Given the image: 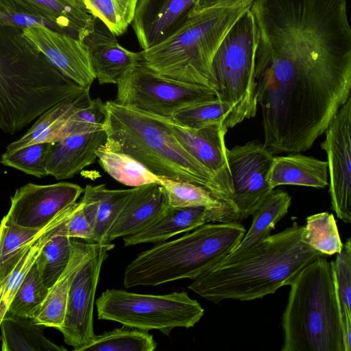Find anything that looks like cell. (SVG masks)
<instances>
[{"mask_svg":"<svg viewBox=\"0 0 351 351\" xmlns=\"http://www.w3.org/2000/svg\"><path fill=\"white\" fill-rule=\"evenodd\" d=\"M246 232L239 221L206 223L140 253L126 267L123 285L157 286L194 280L230 254Z\"/></svg>","mask_w":351,"mask_h":351,"instance_id":"obj_5","label":"cell"},{"mask_svg":"<svg viewBox=\"0 0 351 351\" xmlns=\"http://www.w3.org/2000/svg\"><path fill=\"white\" fill-rule=\"evenodd\" d=\"M255 1L256 0H197L191 15L214 7L233 5L241 3L252 5Z\"/></svg>","mask_w":351,"mask_h":351,"instance_id":"obj_43","label":"cell"},{"mask_svg":"<svg viewBox=\"0 0 351 351\" xmlns=\"http://www.w3.org/2000/svg\"><path fill=\"white\" fill-rule=\"evenodd\" d=\"M134 188L109 189L106 184L86 186L83 191L84 196L92 199L96 204L95 221L90 243H107V234Z\"/></svg>","mask_w":351,"mask_h":351,"instance_id":"obj_27","label":"cell"},{"mask_svg":"<svg viewBox=\"0 0 351 351\" xmlns=\"http://www.w3.org/2000/svg\"><path fill=\"white\" fill-rule=\"evenodd\" d=\"M60 214L41 228L23 227L6 215L3 217L0 223V282L14 269L30 245L53 224Z\"/></svg>","mask_w":351,"mask_h":351,"instance_id":"obj_25","label":"cell"},{"mask_svg":"<svg viewBox=\"0 0 351 351\" xmlns=\"http://www.w3.org/2000/svg\"><path fill=\"white\" fill-rule=\"evenodd\" d=\"M91 99L90 89L86 88L58 102L40 115L30 129L21 138L9 144L6 150H17L36 143H48L55 123L75 107L89 103Z\"/></svg>","mask_w":351,"mask_h":351,"instance_id":"obj_30","label":"cell"},{"mask_svg":"<svg viewBox=\"0 0 351 351\" xmlns=\"http://www.w3.org/2000/svg\"><path fill=\"white\" fill-rule=\"evenodd\" d=\"M83 191L80 185L66 182L45 185L27 183L10 197L6 216L23 227L44 228L76 202Z\"/></svg>","mask_w":351,"mask_h":351,"instance_id":"obj_13","label":"cell"},{"mask_svg":"<svg viewBox=\"0 0 351 351\" xmlns=\"http://www.w3.org/2000/svg\"><path fill=\"white\" fill-rule=\"evenodd\" d=\"M3 351H66L45 337L30 317L7 312L0 324Z\"/></svg>","mask_w":351,"mask_h":351,"instance_id":"obj_24","label":"cell"},{"mask_svg":"<svg viewBox=\"0 0 351 351\" xmlns=\"http://www.w3.org/2000/svg\"><path fill=\"white\" fill-rule=\"evenodd\" d=\"M106 116V104L99 97L92 99L88 106L77 110L62 123L51 143L71 135L104 130Z\"/></svg>","mask_w":351,"mask_h":351,"instance_id":"obj_36","label":"cell"},{"mask_svg":"<svg viewBox=\"0 0 351 351\" xmlns=\"http://www.w3.org/2000/svg\"><path fill=\"white\" fill-rule=\"evenodd\" d=\"M169 206L165 190L159 183L135 187L110 228L106 243L143 230L157 219Z\"/></svg>","mask_w":351,"mask_h":351,"instance_id":"obj_20","label":"cell"},{"mask_svg":"<svg viewBox=\"0 0 351 351\" xmlns=\"http://www.w3.org/2000/svg\"><path fill=\"white\" fill-rule=\"evenodd\" d=\"M95 304L99 319L146 331L157 330L165 335L176 328L193 327L204 314L186 291L151 295L108 289Z\"/></svg>","mask_w":351,"mask_h":351,"instance_id":"obj_8","label":"cell"},{"mask_svg":"<svg viewBox=\"0 0 351 351\" xmlns=\"http://www.w3.org/2000/svg\"><path fill=\"white\" fill-rule=\"evenodd\" d=\"M256 45V27L250 8L227 32L211 64L217 98L234 107L226 123L228 129L256 114L254 82Z\"/></svg>","mask_w":351,"mask_h":351,"instance_id":"obj_7","label":"cell"},{"mask_svg":"<svg viewBox=\"0 0 351 351\" xmlns=\"http://www.w3.org/2000/svg\"><path fill=\"white\" fill-rule=\"evenodd\" d=\"M0 24L14 25L21 28L41 25L53 29L49 23L40 19L23 14L8 12L2 10H0Z\"/></svg>","mask_w":351,"mask_h":351,"instance_id":"obj_42","label":"cell"},{"mask_svg":"<svg viewBox=\"0 0 351 351\" xmlns=\"http://www.w3.org/2000/svg\"><path fill=\"white\" fill-rule=\"evenodd\" d=\"M301 240L326 256L339 253L343 246L334 215L328 212L306 218Z\"/></svg>","mask_w":351,"mask_h":351,"instance_id":"obj_34","label":"cell"},{"mask_svg":"<svg viewBox=\"0 0 351 351\" xmlns=\"http://www.w3.org/2000/svg\"><path fill=\"white\" fill-rule=\"evenodd\" d=\"M0 10L40 19L82 41L93 26V16L77 0H0Z\"/></svg>","mask_w":351,"mask_h":351,"instance_id":"obj_18","label":"cell"},{"mask_svg":"<svg viewBox=\"0 0 351 351\" xmlns=\"http://www.w3.org/2000/svg\"><path fill=\"white\" fill-rule=\"evenodd\" d=\"M115 101L171 120L178 110L217 98L215 90L163 77L141 63L118 82Z\"/></svg>","mask_w":351,"mask_h":351,"instance_id":"obj_9","label":"cell"},{"mask_svg":"<svg viewBox=\"0 0 351 351\" xmlns=\"http://www.w3.org/2000/svg\"><path fill=\"white\" fill-rule=\"evenodd\" d=\"M236 221L245 219L274 191L267 180L274 155L262 143L250 141L227 149Z\"/></svg>","mask_w":351,"mask_h":351,"instance_id":"obj_10","label":"cell"},{"mask_svg":"<svg viewBox=\"0 0 351 351\" xmlns=\"http://www.w3.org/2000/svg\"><path fill=\"white\" fill-rule=\"evenodd\" d=\"M25 37L64 76L84 88L96 79L85 43L45 25L23 28Z\"/></svg>","mask_w":351,"mask_h":351,"instance_id":"obj_14","label":"cell"},{"mask_svg":"<svg viewBox=\"0 0 351 351\" xmlns=\"http://www.w3.org/2000/svg\"><path fill=\"white\" fill-rule=\"evenodd\" d=\"M267 180L273 189L281 185L324 188L328 185L327 161L298 153L274 156Z\"/></svg>","mask_w":351,"mask_h":351,"instance_id":"obj_23","label":"cell"},{"mask_svg":"<svg viewBox=\"0 0 351 351\" xmlns=\"http://www.w3.org/2000/svg\"><path fill=\"white\" fill-rule=\"evenodd\" d=\"M291 203V196L282 190H274L252 215V223L239 245L230 253L251 248L270 235L276 224L283 218Z\"/></svg>","mask_w":351,"mask_h":351,"instance_id":"obj_26","label":"cell"},{"mask_svg":"<svg viewBox=\"0 0 351 351\" xmlns=\"http://www.w3.org/2000/svg\"><path fill=\"white\" fill-rule=\"evenodd\" d=\"M77 1H78L79 2H80V0H77ZM80 3H81V2H80Z\"/></svg>","mask_w":351,"mask_h":351,"instance_id":"obj_45","label":"cell"},{"mask_svg":"<svg viewBox=\"0 0 351 351\" xmlns=\"http://www.w3.org/2000/svg\"><path fill=\"white\" fill-rule=\"evenodd\" d=\"M282 317V351H346L333 261L320 256L289 285Z\"/></svg>","mask_w":351,"mask_h":351,"instance_id":"obj_4","label":"cell"},{"mask_svg":"<svg viewBox=\"0 0 351 351\" xmlns=\"http://www.w3.org/2000/svg\"><path fill=\"white\" fill-rule=\"evenodd\" d=\"M233 110L232 105L216 98L182 108L173 114L171 121L192 129H200L218 123H224L226 125Z\"/></svg>","mask_w":351,"mask_h":351,"instance_id":"obj_35","label":"cell"},{"mask_svg":"<svg viewBox=\"0 0 351 351\" xmlns=\"http://www.w3.org/2000/svg\"><path fill=\"white\" fill-rule=\"evenodd\" d=\"M99 245L73 238V253L67 267L56 283L49 289L45 300L31 317L36 324L56 329L62 326L73 277L95 253Z\"/></svg>","mask_w":351,"mask_h":351,"instance_id":"obj_22","label":"cell"},{"mask_svg":"<svg viewBox=\"0 0 351 351\" xmlns=\"http://www.w3.org/2000/svg\"><path fill=\"white\" fill-rule=\"evenodd\" d=\"M197 0H138L130 23L147 49L166 39L189 18Z\"/></svg>","mask_w":351,"mask_h":351,"instance_id":"obj_16","label":"cell"},{"mask_svg":"<svg viewBox=\"0 0 351 351\" xmlns=\"http://www.w3.org/2000/svg\"><path fill=\"white\" fill-rule=\"evenodd\" d=\"M106 141L101 147L126 154L158 177L189 182L208 190L234 219L231 203L211 174L174 136L170 120L122 106L106 103Z\"/></svg>","mask_w":351,"mask_h":351,"instance_id":"obj_3","label":"cell"},{"mask_svg":"<svg viewBox=\"0 0 351 351\" xmlns=\"http://www.w3.org/2000/svg\"><path fill=\"white\" fill-rule=\"evenodd\" d=\"M83 202H75L66 219L57 226L53 234L64 235L90 242L93 236V228L84 210Z\"/></svg>","mask_w":351,"mask_h":351,"instance_id":"obj_41","label":"cell"},{"mask_svg":"<svg viewBox=\"0 0 351 351\" xmlns=\"http://www.w3.org/2000/svg\"><path fill=\"white\" fill-rule=\"evenodd\" d=\"M91 66L100 84H117L132 68L139 64L138 52L121 46L116 36L99 19L93 16V26L83 39Z\"/></svg>","mask_w":351,"mask_h":351,"instance_id":"obj_17","label":"cell"},{"mask_svg":"<svg viewBox=\"0 0 351 351\" xmlns=\"http://www.w3.org/2000/svg\"><path fill=\"white\" fill-rule=\"evenodd\" d=\"M72 253L73 238L53 234L52 232L35 261L41 279L48 289L56 283L65 270Z\"/></svg>","mask_w":351,"mask_h":351,"instance_id":"obj_33","label":"cell"},{"mask_svg":"<svg viewBox=\"0 0 351 351\" xmlns=\"http://www.w3.org/2000/svg\"><path fill=\"white\" fill-rule=\"evenodd\" d=\"M72 205L60 214L53 224L30 245L14 269L0 282V324L8 311L14 295L35 262L41 248L51 237L56 227L69 215Z\"/></svg>","mask_w":351,"mask_h":351,"instance_id":"obj_31","label":"cell"},{"mask_svg":"<svg viewBox=\"0 0 351 351\" xmlns=\"http://www.w3.org/2000/svg\"><path fill=\"white\" fill-rule=\"evenodd\" d=\"M121 16L128 25H130L138 0H114Z\"/></svg>","mask_w":351,"mask_h":351,"instance_id":"obj_44","label":"cell"},{"mask_svg":"<svg viewBox=\"0 0 351 351\" xmlns=\"http://www.w3.org/2000/svg\"><path fill=\"white\" fill-rule=\"evenodd\" d=\"M114 247L111 243L99 244L71 280L64 320L58 330L62 334L64 342L72 346L74 351H82L95 335L93 308L96 289L103 263Z\"/></svg>","mask_w":351,"mask_h":351,"instance_id":"obj_11","label":"cell"},{"mask_svg":"<svg viewBox=\"0 0 351 351\" xmlns=\"http://www.w3.org/2000/svg\"><path fill=\"white\" fill-rule=\"evenodd\" d=\"M84 89L64 76L25 37L0 24V129L14 134L58 102Z\"/></svg>","mask_w":351,"mask_h":351,"instance_id":"obj_2","label":"cell"},{"mask_svg":"<svg viewBox=\"0 0 351 351\" xmlns=\"http://www.w3.org/2000/svg\"><path fill=\"white\" fill-rule=\"evenodd\" d=\"M96 154L103 169L125 186L138 187L158 181L157 176L126 154L107 150L101 146Z\"/></svg>","mask_w":351,"mask_h":351,"instance_id":"obj_29","label":"cell"},{"mask_svg":"<svg viewBox=\"0 0 351 351\" xmlns=\"http://www.w3.org/2000/svg\"><path fill=\"white\" fill-rule=\"evenodd\" d=\"M174 136L184 149L197 160L213 177L232 205L233 188L229 169L225 136L228 128L224 123L200 129L179 125L170 120Z\"/></svg>","mask_w":351,"mask_h":351,"instance_id":"obj_15","label":"cell"},{"mask_svg":"<svg viewBox=\"0 0 351 351\" xmlns=\"http://www.w3.org/2000/svg\"><path fill=\"white\" fill-rule=\"evenodd\" d=\"M156 347L148 331L123 326L95 335L82 351H154Z\"/></svg>","mask_w":351,"mask_h":351,"instance_id":"obj_32","label":"cell"},{"mask_svg":"<svg viewBox=\"0 0 351 351\" xmlns=\"http://www.w3.org/2000/svg\"><path fill=\"white\" fill-rule=\"evenodd\" d=\"M321 147L327 155L329 193L337 217L351 222V96L326 128Z\"/></svg>","mask_w":351,"mask_h":351,"instance_id":"obj_12","label":"cell"},{"mask_svg":"<svg viewBox=\"0 0 351 351\" xmlns=\"http://www.w3.org/2000/svg\"><path fill=\"white\" fill-rule=\"evenodd\" d=\"M209 222H223V219L217 212L204 207L169 206L147 228L136 234L123 237L124 247L164 242L173 236L190 232Z\"/></svg>","mask_w":351,"mask_h":351,"instance_id":"obj_21","label":"cell"},{"mask_svg":"<svg viewBox=\"0 0 351 351\" xmlns=\"http://www.w3.org/2000/svg\"><path fill=\"white\" fill-rule=\"evenodd\" d=\"M251 6L214 7L191 15L166 39L138 52L141 63L163 77L216 91L211 69L215 53L227 32Z\"/></svg>","mask_w":351,"mask_h":351,"instance_id":"obj_6","label":"cell"},{"mask_svg":"<svg viewBox=\"0 0 351 351\" xmlns=\"http://www.w3.org/2000/svg\"><path fill=\"white\" fill-rule=\"evenodd\" d=\"M48 291L34 262L14 295L7 312L31 318L45 300Z\"/></svg>","mask_w":351,"mask_h":351,"instance_id":"obj_38","label":"cell"},{"mask_svg":"<svg viewBox=\"0 0 351 351\" xmlns=\"http://www.w3.org/2000/svg\"><path fill=\"white\" fill-rule=\"evenodd\" d=\"M341 306L346 351H351V241L348 238L333 261Z\"/></svg>","mask_w":351,"mask_h":351,"instance_id":"obj_37","label":"cell"},{"mask_svg":"<svg viewBox=\"0 0 351 351\" xmlns=\"http://www.w3.org/2000/svg\"><path fill=\"white\" fill-rule=\"evenodd\" d=\"M49 143L30 145L17 150L5 151L0 162L37 178L47 176L44 165V156Z\"/></svg>","mask_w":351,"mask_h":351,"instance_id":"obj_39","label":"cell"},{"mask_svg":"<svg viewBox=\"0 0 351 351\" xmlns=\"http://www.w3.org/2000/svg\"><path fill=\"white\" fill-rule=\"evenodd\" d=\"M158 183L163 187L169 206L204 207L219 213L223 222L231 221L224 205L205 188L189 182L176 181L163 177H158Z\"/></svg>","mask_w":351,"mask_h":351,"instance_id":"obj_28","label":"cell"},{"mask_svg":"<svg viewBox=\"0 0 351 351\" xmlns=\"http://www.w3.org/2000/svg\"><path fill=\"white\" fill-rule=\"evenodd\" d=\"M84 8L93 16L101 21L115 35L121 36L128 25L114 0H80Z\"/></svg>","mask_w":351,"mask_h":351,"instance_id":"obj_40","label":"cell"},{"mask_svg":"<svg viewBox=\"0 0 351 351\" xmlns=\"http://www.w3.org/2000/svg\"><path fill=\"white\" fill-rule=\"evenodd\" d=\"M304 226L296 222L269 235L255 246L228 254L188 287L202 298L251 301L290 285L298 274L318 257L326 256L302 241Z\"/></svg>","mask_w":351,"mask_h":351,"instance_id":"obj_1","label":"cell"},{"mask_svg":"<svg viewBox=\"0 0 351 351\" xmlns=\"http://www.w3.org/2000/svg\"><path fill=\"white\" fill-rule=\"evenodd\" d=\"M104 130L69 136L49 143L44 165L48 175L56 180L71 178L97 158L96 151L105 143Z\"/></svg>","mask_w":351,"mask_h":351,"instance_id":"obj_19","label":"cell"}]
</instances>
